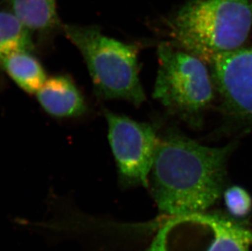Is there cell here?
Segmentation results:
<instances>
[{
    "label": "cell",
    "instance_id": "obj_1",
    "mask_svg": "<svg viewBox=\"0 0 252 251\" xmlns=\"http://www.w3.org/2000/svg\"><path fill=\"white\" fill-rule=\"evenodd\" d=\"M232 145L213 148L179 135L158 139L150 186L168 216L202 213L221 195Z\"/></svg>",
    "mask_w": 252,
    "mask_h": 251
},
{
    "label": "cell",
    "instance_id": "obj_2",
    "mask_svg": "<svg viewBox=\"0 0 252 251\" xmlns=\"http://www.w3.org/2000/svg\"><path fill=\"white\" fill-rule=\"evenodd\" d=\"M171 45L203 61L240 48L252 27V0H189L166 21Z\"/></svg>",
    "mask_w": 252,
    "mask_h": 251
},
{
    "label": "cell",
    "instance_id": "obj_3",
    "mask_svg": "<svg viewBox=\"0 0 252 251\" xmlns=\"http://www.w3.org/2000/svg\"><path fill=\"white\" fill-rule=\"evenodd\" d=\"M63 30L84 57L97 95L142 104L137 46L110 38L97 26L66 24Z\"/></svg>",
    "mask_w": 252,
    "mask_h": 251
},
{
    "label": "cell",
    "instance_id": "obj_4",
    "mask_svg": "<svg viewBox=\"0 0 252 251\" xmlns=\"http://www.w3.org/2000/svg\"><path fill=\"white\" fill-rule=\"evenodd\" d=\"M159 68L154 97L174 113L194 119L213 99L207 67L193 55L163 43L158 48Z\"/></svg>",
    "mask_w": 252,
    "mask_h": 251
},
{
    "label": "cell",
    "instance_id": "obj_5",
    "mask_svg": "<svg viewBox=\"0 0 252 251\" xmlns=\"http://www.w3.org/2000/svg\"><path fill=\"white\" fill-rule=\"evenodd\" d=\"M252 236L241 226L203 213L169 216L143 251H250Z\"/></svg>",
    "mask_w": 252,
    "mask_h": 251
},
{
    "label": "cell",
    "instance_id": "obj_6",
    "mask_svg": "<svg viewBox=\"0 0 252 251\" xmlns=\"http://www.w3.org/2000/svg\"><path fill=\"white\" fill-rule=\"evenodd\" d=\"M104 115L121 185L149 187L158 140L155 129L150 124L134 121L107 109L104 110Z\"/></svg>",
    "mask_w": 252,
    "mask_h": 251
},
{
    "label": "cell",
    "instance_id": "obj_7",
    "mask_svg": "<svg viewBox=\"0 0 252 251\" xmlns=\"http://www.w3.org/2000/svg\"><path fill=\"white\" fill-rule=\"evenodd\" d=\"M210 63L217 88L228 105L252 119V48L217 55Z\"/></svg>",
    "mask_w": 252,
    "mask_h": 251
},
{
    "label": "cell",
    "instance_id": "obj_8",
    "mask_svg": "<svg viewBox=\"0 0 252 251\" xmlns=\"http://www.w3.org/2000/svg\"><path fill=\"white\" fill-rule=\"evenodd\" d=\"M36 94L43 109L53 116H79L87 109L81 93L66 76H55L46 80Z\"/></svg>",
    "mask_w": 252,
    "mask_h": 251
},
{
    "label": "cell",
    "instance_id": "obj_9",
    "mask_svg": "<svg viewBox=\"0 0 252 251\" xmlns=\"http://www.w3.org/2000/svg\"><path fill=\"white\" fill-rule=\"evenodd\" d=\"M12 13L31 31L57 28L60 20L57 0H11Z\"/></svg>",
    "mask_w": 252,
    "mask_h": 251
},
{
    "label": "cell",
    "instance_id": "obj_10",
    "mask_svg": "<svg viewBox=\"0 0 252 251\" xmlns=\"http://www.w3.org/2000/svg\"><path fill=\"white\" fill-rule=\"evenodd\" d=\"M2 66L15 83L27 93H38L46 82L43 67L28 51L9 55L2 62Z\"/></svg>",
    "mask_w": 252,
    "mask_h": 251
},
{
    "label": "cell",
    "instance_id": "obj_11",
    "mask_svg": "<svg viewBox=\"0 0 252 251\" xmlns=\"http://www.w3.org/2000/svg\"><path fill=\"white\" fill-rule=\"evenodd\" d=\"M31 31L12 12L0 11V64L9 55L33 50Z\"/></svg>",
    "mask_w": 252,
    "mask_h": 251
},
{
    "label": "cell",
    "instance_id": "obj_12",
    "mask_svg": "<svg viewBox=\"0 0 252 251\" xmlns=\"http://www.w3.org/2000/svg\"><path fill=\"white\" fill-rule=\"evenodd\" d=\"M224 198L226 207L232 216L243 218L252 211V197L243 188H229L224 192Z\"/></svg>",
    "mask_w": 252,
    "mask_h": 251
}]
</instances>
